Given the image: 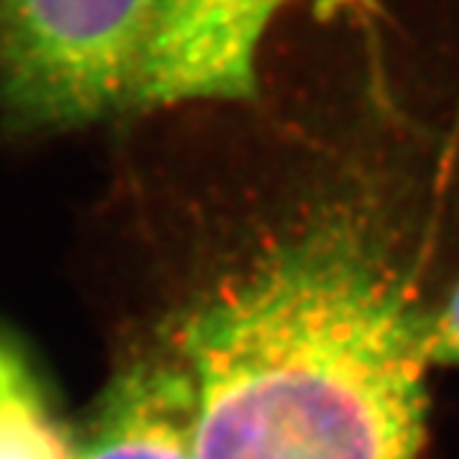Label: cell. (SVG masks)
Returning <instances> with one entry per match:
<instances>
[{"label":"cell","mask_w":459,"mask_h":459,"mask_svg":"<svg viewBox=\"0 0 459 459\" xmlns=\"http://www.w3.org/2000/svg\"><path fill=\"white\" fill-rule=\"evenodd\" d=\"M368 192L322 199L181 316L199 459H419L429 312Z\"/></svg>","instance_id":"1"},{"label":"cell","mask_w":459,"mask_h":459,"mask_svg":"<svg viewBox=\"0 0 459 459\" xmlns=\"http://www.w3.org/2000/svg\"><path fill=\"white\" fill-rule=\"evenodd\" d=\"M296 8L373 0H0V120L59 131L186 102H255L261 51Z\"/></svg>","instance_id":"2"},{"label":"cell","mask_w":459,"mask_h":459,"mask_svg":"<svg viewBox=\"0 0 459 459\" xmlns=\"http://www.w3.org/2000/svg\"><path fill=\"white\" fill-rule=\"evenodd\" d=\"M77 459H199L197 398L184 365L138 362L117 377Z\"/></svg>","instance_id":"3"},{"label":"cell","mask_w":459,"mask_h":459,"mask_svg":"<svg viewBox=\"0 0 459 459\" xmlns=\"http://www.w3.org/2000/svg\"><path fill=\"white\" fill-rule=\"evenodd\" d=\"M0 459H77V446L11 344L0 340Z\"/></svg>","instance_id":"4"},{"label":"cell","mask_w":459,"mask_h":459,"mask_svg":"<svg viewBox=\"0 0 459 459\" xmlns=\"http://www.w3.org/2000/svg\"><path fill=\"white\" fill-rule=\"evenodd\" d=\"M427 347L431 365L459 368V281L452 294L429 312Z\"/></svg>","instance_id":"5"}]
</instances>
